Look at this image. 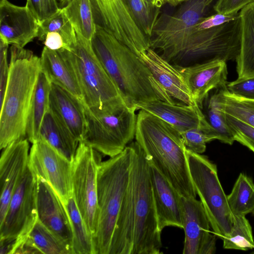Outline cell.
Masks as SVG:
<instances>
[{
  "mask_svg": "<svg viewBox=\"0 0 254 254\" xmlns=\"http://www.w3.org/2000/svg\"><path fill=\"white\" fill-rule=\"evenodd\" d=\"M227 90L235 96L254 100V76L236 80L228 83Z\"/></svg>",
  "mask_w": 254,
  "mask_h": 254,
  "instance_id": "f35d334b",
  "label": "cell"
},
{
  "mask_svg": "<svg viewBox=\"0 0 254 254\" xmlns=\"http://www.w3.org/2000/svg\"><path fill=\"white\" fill-rule=\"evenodd\" d=\"M4 0H0V2H2L3 1H4Z\"/></svg>",
  "mask_w": 254,
  "mask_h": 254,
  "instance_id": "bcb514c9",
  "label": "cell"
},
{
  "mask_svg": "<svg viewBox=\"0 0 254 254\" xmlns=\"http://www.w3.org/2000/svg\"><path fill=\"white\" fill-rule=\"evenodd\" d=\"M39 254H73L72 248L38 219L26 239Z\"/></svg>",
  "mask_w": 254,
  "mask_h": 254,
  "instance_id": "f1b7e54d",
  "label": "cell"
},
{
  "mask_svg": "<svg viewBox=\"0 0 254 254\" xmlns=\"http://www.w3.org/2000/svg\"><path fill=\"white\" fill-rule=\"evenodd\" d=\"M191 180L214 234L222 239L231 232L234 215L219 179L216 165L201 154L186 150Z\"/></svg>",
  "mask_w": 254,
  "mask_h": 254,
  "instance_id": "52a82bcc",
  "label": "cell"
},
{
  "mask_svg": "<svg viewBox=\"0 0 254 254\" xmlns=\"http://www.w3.org/2000/svg\"><path fill=\"white\" fill-rule=\"evenodd\" d=\"M37 185V177L28 165L0 224V239L15 240L13 254L26 240L38 218Z\"/></svg>",
  "mask_w": 254,
  "mask_h": 254,
  "instance_id": "8fae6325",
  "label": "cell"
},
{
  "mask_svg": "<svg viewBox=\"0 0 254 254\" xmlns=\"http://www.w3.org/2000/svg\"><path fill=\"white\" fill-rule=\"evenodd\" d=\"M148 162L159 229L162 232L168 226L183 229L181 195L157 168Z\"/></svg>",
  "mask_w": 254,
  "mask_h": 254,
  "instance_id": "d6986e66",
  "label": "cell"
},
{
  "mask_svg": "<svg viewBox=\"0 0 254 254\" xmlns=\"http://www.w3.org/2000/svg\"><path fill=\"white\" fill-rule=\"evenodd\" d=\"M96 25L127 46L138 56L150 48L127 0H90Z\"/></svg>",
  "mask_w": 254,
  "mask_h": 254,
  "instance_id": "7c38bea8",
  "label": "cell"
},
{
  "mask_svg": "<svg viewBox=\"0 0 254 254\" xmlns=\"http://www.w3.org/2000/svg\"><path fill=\"white\" fill-rule=\"evenodd\" d=\"M187 0H165L166 3L172 6H176L180 3H182Z\"/></svg>",
  "mask_w": 254,
  "mask_h": 254,
  "instance_id": "ee69618b",
  "label": "cell"
},
{
  "mask_svg": "<svg viewBox=\"0 0 254 254\" xmlns=\"http://www.w3.org/2000/svg\"><path fill=\"white\" fill-rule=\"evenodd\" d=\"M183 229L185 233L183 254H213L216 251V235L200 201L181 195Z\"/></svg>",
  "mask_w": 254,
  "mask_h": 254,
  "instance_id": "5bb4252c",
  "label": "cell"
},
{
  "mask_svg": "<svg viewBox=\"0 0 254 254\" xmlns=\"http://www.w3.org/2000/svg\"><path fill=\"white\" fill-rule=\"evenodd\" d=\"M148 6L153 9H160L166 3L165 0H143Z\"/></svg>",
  "mask_w": 254,
  "mask_h": 254,
  "instance_id": "7bdbcfd3",
  "label": "cell"
},
{
  "mask_svg": "<svg viewBox=\"0 0 254 254\" xmlns=\"http://www.w3.org/2000/svg\"><path fill=\"white\" fill-rule=\"evenodd\" d=\"M134 138L148 160L181 196L196 197L180 132L160 118L140 110Z\"/></svg>",
  "mask_w": 254,
  "mask_h": 254,
  "instance_id": "3957f363",
  "label": "cell"
},
{
  "mask_svg": "<svg viewBox=\"0 0 254 254\" xmlns=\"http://www.w3.org/2000/svg\"><path fill=\"white\" fill-rule=\"evenodd\" d=\"M129 179L113 233L109 254H160L158 226L149 162L136 141Z\"/></svg>",
  "mask_w": 254,
  "mask_h": 254,
  "instance_id": "6da1fadb",
  "label": "cell"
},
{
  "mask_svg": "<svg viewBox=\"0 0 254 254\" xmlns=\"http://www.w3.org/2000/svg\"><path fill=\"white\" fill-rule=\"evenodd\" d=\"M28 167L52 187L64 204L73 196L72 162L44 140L39 138L30 149Z\"/></svg>",
  "mask_w": 254,
  "mask_h": 254,
  "instance_id": "4fadbf2b",
  "label": "cell"
},
{
  "mask_svg": "<svg viewBox=\"0 0 254 254\" xmlns=\"http://www.w3.org/2000/svg\"><path fill=\"white\" fill-rule=\"evenodd\" d=\"M203 114L214 132L217 139L224 143L232 145L235 141L234 136L225 121L223 113L217 110L208 101Z\"/></svg>",
  "mask_w": 254,
  "mask_h": 254,
  "instance_id": "d590c367",
  "label": "cell"
},
{
  "mask_svg": "<svg viewBox=\"0 0 254 254\" xmlns=\"http://www.w3.org/2000/svg\"><path fill=\"white\" fill-rule=\"evenodd\" d=\"M253 2L254 0H217L213 8L216 13L234 14Z\"/></svg>",
  "mask_w": 254,
  "mask_h": 254,
  "instance_id": "b9f144b4",
  "label": "cell"
},
{
  "mask_svg": "<svg viewBox=\"0 0 254 254\" xmlns=\"http://www.w3.org/2000/svg\"><path fill=\"white\" fill-rule=\"evenodd\" d=\"M133 155L132 142L120 154L102 162L97 172L98 224L95 254H109L112 239L127 187Z\"/></svg>",
  "mask_w": 254,
  "mask_h": 254,
  "instance_id": "5b68a950",
  "label": "cell"
},
{
  "mask_svg": "<svg viewBox=\"0 0 254 254\" xmlns=\"http://www.w3.org/2000/svg\"><path fill=\"white\" fill-rule=\"evenodd\" d=\"M206 0H187L172 15L159 17L150 48L174 65L179 64L193 27L205 16Z\"/></svg>",
  "mask_w": 254,
  "mask_h": 254,
  "instance_id": "9c48e42d",
  "label": "cell"
},
{
  "mask_svg": "<svg viewBox=\"0 0 254 254\" xmlns=\"http://www.w3.org/2000/svg\"><path fill=\"white\" fill-rule=\"evenodd\" d=\"M241 45L236 60L238 78L254 76V2L240 12Z\"/></svg>",
  "mask_w": 254,
  "mask_h": 254,
  "instance_id": "484cf974",
  "label": "cell"
},
{
  "mask_svg": "<svg viewBox=\"0 0 254 254\" xmlns=\"http://www.w3.org/2000/svg\"><path fill=\"white\" fill-rule=\"evenodd\" d=\"M50 109L74 138L80 142L86 127L82 101L66 90L52 84Z\"/></svg>",
  "mask_w": 254,
  "mask_h": 254,
  "instance_id": "7402d4cb",
  "label": "cell"
},
{
  "mask_svg": "<svg viewBox=\"0 0 254 254\" xmlns=\"http://www.w3.org/2000/svg\"><path fill=\"white\" fill-rule=\"evenodd\" d=\"M227 197L234 215H254V183L246 174H239Z\"/></svg>",
  "mask_w": 254,
  "mask_h": 254,
  "instance_id": "4dcf8cb0",
  "label": "cell"
},
{
  "mask_svg": "<svg viewBox=\"0 0 254 254\" xmlns=\"http://www.w3.org/2000/svg\"><path fill=\"white\" fill-rule=\"evenodd\" d=\"M8 44L0 39V98L2 100L7 85L9 71L7 61Z\"/></svg>",
  "mask_w": 254,
  "mask_h": 254,
  "instance_id": "60d3db41",
  "label": "cell"
},
{
  "mask_svg": "<svg viewBox=\"0 0 254 254\" xmlns=\"http://www.w3.org/2000/svg\"><path fill=\"white\" fill-rule=\"evenodd\" d=\"M222 240L225 249L246 251L254 249L252 228L246 216L234 215L233 228Z\"/></svg>",
  "mask_w": 254,
  "mask_h": 254,
  "instance_id": "d6a6232c",
  "label": "cell"
},
{
  "mask_svg": "<svg viewBox=\"0 0 254 254\" xmlns=\"http://www.w3.org/2000/svg\"><path fill=\"white\" fill-rule=\"evenodd\" d=\"M39 23L26 6L0 2V39L24 48L37 37Z\"/></svg>",
  "mask_w": 254,
  "mask_h": 254,
  "instance_id": "e0dca14e",
  "label": "cell"
},
{
  "mask_svg": "<svg viewBox=\"0 0 254 254\" xmlns=\"http://www.w3.org/2000/svg\"><path fill=\"white\" fill-rule=\"evenodd\" d=\"M91 43L127 106L156 100L176 103L139 57L115 37L96 26Z\"/></svg>",
  "mask_w": 254,
  "mask_h": 254,
  "instance_id": "7a4b0ae2",
  "label": "cell"
},
{
  "mask_svg": "<svg viewBox=\"0 0 254 254\" xmlns=\"http://www.w3.org/2000/svg\"><path fill=\"white\" fill-rule=\"evenodd\" d=\"M223 114L234 135L235 140L246 146L254 153V127L226 113H223Z\"/></svg>",
  "mask_w": 254,
  "mask_h": 254,
  "instance_id": "8d00e7d4",
  "label": "cell"
},
{
  "mask_svg": "<svg viewBox=\"0 0 254 254\" xmlns=\"http://www.w3.org/2000/svg\"><path fill=\"white\" fill-rule=\"evenodd\" d=\"M64 205L72 227L73 254H95L93 237L78 210L73 197H70Z\"/></svg>",
  "mask_w": 254,
  "mask_h": 254,
  "instance_id": "1f68e13d",
  "label": "cell"
},
{
  "mask_svg": "<svg viewBox=\"0 0 254 254\" xmlns=\"http://www.w3.org/2000/svg\"><path fill=\"white\" fill-rule=\"evenodd\" d=\"M136 110H143L169 123L179 132L200 127L206 119L202 110L196 104H171L161 100L137 102Z\"/></svg>",
  "mask_w": 254,
  "mask_h": 254,
  "instance_id": "44dd1931",
  "label": "cell"
},
{
  "mask_svg": "<svg viewBox=\"0 0 254 254\" xmlns=\"http://www.w3.org/2000/svg\"><path fill=\"white\" fill-rule=\"evenodd\" d=\"M137 23L149 39L159 18L160 9H153L143 0H127Z\"/></svg>",
  "mask_w": 254,
  "mask_h": 254,
  "instance_id": "e575fe53",
  "label": "cell"
},
{
  "mask_svg": "<svg viewBox=\"0 0 254 254\" xmlns=\"http://www.w3.org/2000/svg\"><path fill=\"white\" fill-rule=\"evenodd\" d=\"M83 106L86 127L81 142L112 157L121 153L135 138L136 108L126 106L107 113Z\"/></svg>",
  "mask_w": 254,
  "mask_h": 254,
  "instance_id": "ba28073f",
  "label": "cell"
},
{
  "mask_svg": "<svg viewBox=\"0 0 254 254\" xmlns=\"http://www.w3.org/2000/svg\"><path fill=\"white\" fill-rule=\"evenodd\" d=\"M181 134L186 149L198 154L205 152L206 143L217 139L214 132L206 120L200 127Z\"/></svg>",
  "mask_w": 254,
  "mask_h": 254,
  "instance_id": "836d02e7",
  "label": "cell"
},
{
  "mask_svg": "<svg viewBox=\"0 0 254 254\" xmlns=\"http://www.w3.org/2000/svg\"><path fill=\"white\" fill-rule=\"evenodd\" d=\"M208 102L217 110L254 127V100L235 96L226 88L217 90Z\"/></svg>",
  "mask_w": 254,
  "mask_h": 254,
  "instance_id": "83f0119b",
  "label": "cell"
},
{
  "mask_svg": "<svg viewBox=\"0 0 254 254\" xmlns=\"http://www.w3.org/2000/svg\"><path fill=\"white\" fill-rule=\"evenodd\" d=\"M39 138L44 140L72 162L79 142L50 108L41 124Z\"/></svg>",
  "mask_w": 254,
  "mask_h": 254,
  "instance_id": "d4e9b609",
  "label": "cell"
},
{
  "mask_svg": "<svg viewBox=\"0 0 254 254\" xmlns=\"http://www.w3.org/2000/svg\"><path fill=\"white\" fill-rule=\"evenodd\" d=\"M138 57L171 98L186 105L196 104L183 75L175 65L150 48Z\"/></svg>",
  "mask_w": 254,
  "mask_h": 254,
  "instance_id": "ffe728a7",
  "label": "cell"
},
{
  "mask_svg": "<svg viewBox=\"0 0 254 254\" xmlns=\"http://www.w3.org/2000/svg\"><path fill=\"white\" fill-rule=\"evenodd\" d=\"M5 94L0 102V148L26 136L29 111L41 70L40 58L12 45Z\"/></svg>",
  "mask_w": 254,
  "mask_h": 254,
  "instance_id": "277c9868",
  "label": "cell"
},
{
  "mask_svg": "<svg viewBox=\"0 0 254 254\" xmlns=\"http://www.w3.org/2000/svg\"><path fill=\"white\" fill-rule=\"evenodd\" d=\"M101 154L80 142L72 162L73 197L93 240L98 224L97 177Z\"/></svg>",
  "mask_w": 254,
  "mask_h": 254,
  "instance_id": "30bf717a",
  "label": "cell"
},
{
  "mask_svg": "<svg viewBox=\"0 0 254 254\" xmlns=\"http://www.w3.org/2000/svg\"><path fill=\"white\" fill-rule=\"evenodd\" d=\"M27 138L15 141L3 148L0 159V224L3 221L12 194L28 166Z\"/></svg>",
  "mask_w": 254,
  "mask_h": 254,
  "instance_id": "9a60e30c",
  "label": "cell"
},
{
  "mask_svg": "<svg viewBox=\"0 0 254 254\" xmlns=\"http://www.w3.org/2000/svg\"><path fill=\"white\" fill-rule=\"evenodd\" d=\"M239 17V12L230 14L216 13L209 16L203 17L199 22L195 25V28L198 30L208 29L235 20Z\"/></svg>",
  "mask_w": 254,
  "mask_h": 254,
  "instance_id": "ab89813d",
  "label": "cell"
},
{
  "mask_svg": "<svg viewBox=\"0 0 254 254\" xmlns=\"http://www.w3.org/2000/svg\"><path fill=\"white\" fill-rule=\"evenodd\" d=\"M37 180L38 219L72 249V227L64 204L48 183L39 177Z\"/></svg>",
  "mask_w": 254,
  "mask_h": 254,
  "instance_id": "ac0fdd59",
  "label": "cell"
},
{
  "mask_svg": "<svg viewBox=\"0 0 254 254\" xmlns=\"http://www.w3.org/2000/svg\"><path fill=\"white\" fill-rule=\"evenodd\" d=\"M40 58L41 71L52 83L66 90L83 102L79 83L66 50L53 51L44 47Z\"/></svg>",
  "mask_w": 254,
  "mask_h": 254,
  "instance_id": "603a6c76",
  "label": "cell"
},
{
  "mask_svg": "<svg viewBox=\"0 0 254 254\" xmlns=\"http://www.w3.org/2000/svg\"><path fill=\"white\" fill-rule=\"evenodd\" d=\"M213 0H206V4L208 6L213 1Z\"/></svg>",
  "mask_w": 254,
  "mask_h": 254,
  "instance_id": "f6af8a7d",
  "label": "cell"
},
{
  "mask_svg": "<svg viewBox=\"0 0 254 254\" xmlns=\"http://www.w3.org/2000/svg\"><path fill=\"white\" fill-rule=\"evenodd\" d=\"M37 38L53 51H71L77 42L75 30L63 8L39 23Z\"/></svg>",
  "mask_w": 254,
  "mask_h": 254,
  "instance_id": "cb8c5ba5",
  "label": "cell"
},
{
  "mask_svg": "<svg viewBox=\"0 0 254 254\" xmlns=\"http://www.w3.org/2000/svg\"><path fill=\"white\" fill-rule=\"evenodd\" d=\"M76 36V45L71 51L66 50V53L79 83L83 104L90 109L108 113L127 106L94 52L91 41L77 33Z\"/></svg>",
  "mask_w": 254,
  "mask_h": 254,
  "instance_id": "8992f818",
  "label": "cell"
},
{
  "mask_svg": "<svg viewBox=\"0 0 254 254\" xmlns=\"http://www.w3.org/2000/svg\"><path fill=\"white\" fill-rule=\"evenodd\" d=\"M25 6L39 23L54 15L61 8L57 0H26Z\"/></svg>",
  "mask_w": 254,
  "mask_h": 254,
  "instance_id": "74e56055",
  "label": "cell"
},
{
  "mask_svg": "<svg viewBox=\"0 0 254 254\" xmlns=\"http://www.w3.org/2000/svg\"><path fill=\"white\" fill-rule=\"evenodd\" d=\"M183 75L194 101L202 110L209 92L226 88V62L215 60L182 66L175 65Z\"/></svg>",
  "mask_w": 254,
  "mask_h": 254,
  "instance_id": "2e32d148",
  "label": "cell"
},
{
  "mask_svg": "<svg viewBox=\"0 0 254 254\" xmlns=\"http://www.w3.org/2000/svg\"><path fill=\"white\" fill-rule=\"evenodd\" d=\"M52 83L41 70L31 103L26 126V136L33 143L39 138L41 124L50 108Z\"/></svg>",
  "mask_w": 254,
  "mask_h": 254,
  "instance_id": "4316f807",
  "label": "cell"
},
{
  "mask_svg": "<svg viewBox=\"0 0 254 254\" xmlns=\"http://www.w3.org/2000/svg\"><path fill=\"white\" fill-rule=\"evenodd\" d=\"M63 9L77 34L91 41L96 31L90 0H70Z\"/></svg>",
  "mask_w": 254,
  "mask_h": 254,
  "instance_id": "f546056e",
  "label": "cell"
}]
</instances>
